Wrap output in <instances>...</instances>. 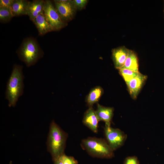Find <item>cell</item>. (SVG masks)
Returning <instances> with one entry per match:
<instances>
[{
	"mask_svg": "<svg viewBox=\"0 0 164 164\" xmlns=\"http://www.w3.org/2000/svg\"><path fill=\"white\" fill-rule=\"evenodd\" d=\"M67 134L54 121L51 122L46 144L48 151L53 161L57 160L64 153Z\"/></svg>",
	"mask_w": 164,
	"mask_h": 164,
	"instance_id": "6da1fadb",
	"label": "cell"
},
{
	"mask_svg": "<svg viewBox=\"0 0 164 164\" xmlns=\"http://www.w3.org/2000/svg\"><path fill=\"white\" fill-rule=\"evenodd\" d=\"M21 66H14L7 83L5 92V99L9 107H14L19 98L23 93L24 76Z\"/></svg>",
	"mask_w": 164,
	"mask_h": 164,
	"instance_id": "7a4b0ae2",
	"label": "cell"
},
{
	"mask_svg": "<svg viewBox=\"0 0 164 164\" xmlns=\"http://www.w3.org/2000/svg\"><path fill=\"white\" fill-rule=\"evenodd\" d=\"M81 146L93 157L110 159L114 156V151L107 141L102 138L89 137L82 140Z\"/></svg>",
	"mask_w": 164,
	"mask_h": 164,
	"instance_id": "3957f363",
	"label": "cell"
},
{
	"mask_svg": "<svg viewBox=\"0 0 164 164\" xmlns=\"http://www.w3.org/2000/svg\"><path fill=\"white\" fill-rule=\"evenodd\" d=\"M18 55L20 59L28 67L35 64L43 56L37 43L30 38L23 42Z\"/></svg>",
	"mask_w": 164,
	"mask_h": 164,
	"instance_id": "277c9868",
	"label": "cell"
},
{
	"mask_svg": "<svg viewBox=\"0 0 164 164\" xmlns=\"http://www.w3.org/2000/svg\"><path fill=\"white\" fill-rule=\"evenodd\" d=\"M43 11L46 18L53 30H59L66 25L50 1H45Z\"/></svg>",
	"mask_w": 164,
	"mask_h": 164,
	"instance_id": "5b68a950",
	"label": "cell"
},
{
	"mask_svg": "<svg viewBox=\"0 0 164 164\" xmlns=\"http://www.w3.org/2000/svg\"><path fill=\"white\" fill-rule=\"evenodd\" d=\"M104 132L107 142L113 151L122 146L125 141L127 135L118 128H112L111 125H105Z\"/></svg>",
	"mask_w": 164,
	"mask_h": 164,
	"instance_id": "8992f818",
	"label": "cell"
},
{
	"mask_svg": "<svg viewBox=\"0 0 164 164\" xmlns=\"http://www.w3.org/2000/svg\"><path fill=\"white\" fill-rule=\"evenodd\" d=\"M55 8L61 18L65 22L72 18L75 7L73 1L67 0H54Z\"/></svg>",
	"mask_w": 164,
	"mask_h": 164,
	"instance_id": "52a82bcc",
	"label": "cell"
},
{
	"mask_svg": "<svg viewBox=\"0 0 164 164\" xmlns=\"http://www.w3.org/2000/svg\"><path fill=\"white\" fill-rule=\"evenodd\" d=\"M147 76L140 73L126 84L128 91L133 99H136L146 80Z\"/></svg>",
	"mask_w": 164,
	"mask_h": 164,
	"instance_id": "ba28073f",
	"label": "cell"
},
{
	"mask_svg": "<svg viewBox=\"0 0 164 164\" xmlns=\"http://www.w3.org/2000/svg\"><path fill=\"white\" fill-rule=\"evenodd\" d=\"M130 50L125 46H122L113 49L112 56L115 68L117 69L124 66Z\"/></svg>",
	"mask_w": 164,
	"mask_h": 164,
	"instance_id": "9c48e42d",
	"label": "cell"
},
{
	"mask_svg": "<svg viewBox=\"0 0 164 164\" xmlns=\"http://www.w3.org/2000/svg\"><path fill=\"white\" fill-rule=\"evenodd\" d=\"M99 121L92 107H89L85 112L83 119V123L93 132H98V123Z\"/></svg>",
	"mask_w": 164,
	"mask_h": 164,
	"instance_id": "30bf717a",
	"label": "cell"
},
{
	"mask_svg": "<svg viewBox=\"0 0 164 164\" xmlns=\"http://www.w3.org/2000/svg\"><path fill=\"white\" fill-rule=\"evenodd\" d=\"M97 107L95 111L99 121H104L105 125H111V122L114 115V108L104 107L99 104H97Z\"/></svg>",
	"mask_w": 164,
	"mask_h": 164,
	"instance_id": "8fae6325",
	"label": "cell"
},
{
	"mask_svg": "<svg viewBox=\"0 0 164 164\" xmlns=\"http://www.w3.org/2000/svg\"><path fill=\"white\" fill-rule=\"evenodd\" d=\"M45 1L33 0L29 1L26 9V15L32 21L40 13L43 12Z\"/></svg>",
	"mask_w": 164,
	"mask_h": 164,
	"instance_id": "7c38bea8",
	"label": "cell"
},
{
	"mask_svg": "<svg viewBox=\"0 0 164 164\" xmlns=\"http://www.w3.org/2000/svg\"><path fill=\"white\" fill-rule=\"evenodd\" d=\"M32 21L35 24L40 36H43L53 31L46 18L43 11L35 18Z\"/></svg>",
	"mask_w": 164,
	"mask_h": 164,
	"instance_id": "4fadbf2b",
	"label": "cell"
},
{
	"mask_svg": "<svg viewBox=\"0 0 164 164\" xmlns=\"http://www.w3.org/2000/svg\"><path fill=\"white\" fill-rule=\"evenodd\" d=\"M29 2L25 0H14L10 9L14 16L26 15V9Z\"/></svg>",
	"mask_w": 164,
	"mask_h": 164,
	"instance_id": "5bb4252c",
	"label": "cell"
},
{
	"mask_svg": "<svg viewBox=\"0 0 164 164\" xmlns=\"http://www.w3.org/2000/svg\"><path fill=\"white\" fill-rule=\"evenodd\" d=\"M103 93V89L100 86L91 90L86 98V101L89 108L92 107L94 104L99 101Z\"/></svg>",
	"mask_w": 164,
	"mask_h": 164,
	"instance_id": "9a60e30c",
	"label": "cell"
},
{
	"mask_svg": "<svg viewBox=\"0 0 164 164\" xmlns=\"http://www.w3.org/2000/svg\"><path fill=\"white\" fill-rule=\"evenodd\" d=\"M122 68L135 72H139L138 59L135 52L130 50L124 65Z\"/></svg>",
	"mask_w": 164,
	"mask_h": 164,
	"instance_id": "2e32d148",
	"label": "cell"
},
{
	"mask_svg": "<svg viewBox=\"0 0 164 164\" xmlns=\"http://www.w3.org/2000/svg\"><path fill=\"white\" fill-rule=\"evenodd\" d=\"M119 70V72L127 84L131 80L138 76L139 72H135L129 69L121 68Z\"/></svg>",
	"mask_w": 164,
	"mask_h": 164,
	"instance_id": "e0dca14e",
	"label": "cell"
},
{
	"mask_svg": "<svg viewBox=\"0 0 164 164\" xmlns=\"http://www.w3.org/2000/svg\"><path fill=\"white\" fill-rule=\"evenodd\" d=\"M13 17L9 8H0V20L2 22L9 21Z\"/></svg>",
	"mask_w": 164,
	"mask_h": 164,
	"instance_id": "ac0fdd59",
	"label": "cell"
},
{
	"mask_svg": "<svg viewBox=\"0 0 164 164\" xmlns=\"http://www.w3.org/2000/svg\"><path fill=\"white\" fill-rule=\"evenodd\" d=\"M59 159L63 164H78L77 160L71 156H68L65 153L62 155Z\"/></svg>",
	"mask_w": 164,
	"mask_h": 164,
	"instance_id": "d6986e66",
	"label": "cell"
},
{
	"mask_svg": "<svg viewBox=\"0 0 164 164\" xmlns=\"http://www.w3.org/2000/svg\"><path fill=\"white\" fill-rule=\"evenodd\" d=\"M124 164H139V161L136 156H128L125 158Z\"/></svg>",
	"mask_w": 164,
	"mask_h": 164,
	"instance_id": "ffe728a7",
	"label": "cell"
},
{
	"mask_svg": "<svg viewBox=\"0 0 164 164\" xmlns=\"http://www.w3.org/2000/svg\"><path fill=\"white\" fill-rule=\"evenodd\" d=\"M73 1L75 7L80 9L83 8L85 6L87 1V0H74Z\"/></svg>",
	"mask_w": 164,
	"mask_h": 164,
	"instance_id": "44dd1931",
	"label": "cell"
},
{
	"mask_svg": "<svg viewBox=\"0 0 164 164\" xmlns=\"http://www.w3.org/2000/svg\"><path fill=\"white\" fill-rule=\"evenodd\" d=\"M14 0H0V8H9Z\"/></svg>",
	"mask_w": 164,
	"mask_h": 164,
	"instance_id": "7402d4cb",
	"label": "cell"
},
{
	"mask_svg": "<svg viewBox=\"0 0 164 164\" xmlns=\"http://www.w3.org/2000/svg\"><path fill=\"white\" fill-rule=\"evenodd\" d=\"M54 164H63L60 160L59 159L54 162Z\"/></svg>",
	"mask_w": 164,
	"mask_h": 164,
	"instance_id": "603a6c76",
	"label": "cell"
},
{
	"mask_svg": "<svg viewBox=\"0 0 164 164\" xmlns=\"http://www.w3.org/2000/svg\"></svg>",
	"mask_w": 164,
	"mask_h": 164,
	"instance_id": "cb8c5ba5",
	"label": "cell"
}]
</instances>
